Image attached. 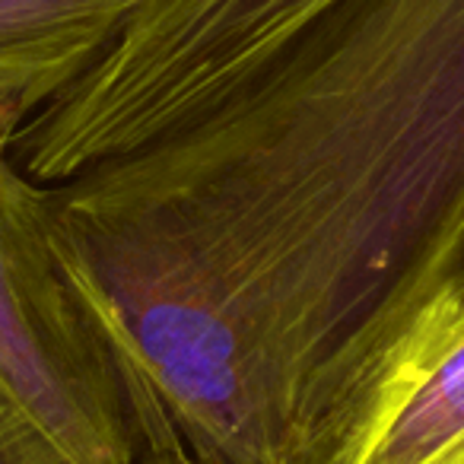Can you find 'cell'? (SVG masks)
<instances>
[{
	"instance_id": "cell-7",
	"label": "cell",
	"mask_w": 464,
	"mask_h": 464,
	"mask_svg": "<svg viewBox=\"0 0 464 464\" xmlns=\"http://www.w3.org/2000/svg\"><path fill=\"white\" fill-rule=\"evenodd\" d=\"M449 290H464V267H461V274H458V277H455V284H451Z\"/></svg>"
},
{
	"instance_id": "cell-1",
	"label": "cell",
	"mask_w": 464,
	"mask_h": 464,
	"mask_svg": "<svg viewBox=\"0 0 464 464\" xmlns=\"http://www.w3.org/2000/svg\"><path fill=\"white\" fill-rule=\"evenodd\" d=\"M52 194L219 305L305 464L464 267V0H337L229 102Z\"/></svg>"
},
{
	"instance_id": "cell-2",
	"label": "cell",
	"mask_w": 464,
	"mask_h": 464,
	"mask_svg": "<svg viewBox=\"0 0 464 464\" xmlns=\"http://www.w3.org/2000/svg\"><path fill=\"white\" fill-rule=\"evenodd\" d=\"M0 134V379L80 464H134L175 423L80 286L48 185Z\"/></svg>"
},
{
	"instance_id": "cell-6",
	"label": "cell",
	"mask_w": 464,
	"mask_h": 464,
	"mask_svg": "<svg viewBox=\"0 0 464 464\" xmlns=\"http://www.w3.org/2000/svg\"><path fill=\"white\" fill-rule=\"evenodd\" d=\"M134 464H217L210 458H200L198 451H191L185 445V439L175 436L166 439V442H153L147 449H140Z\"/></svg>"
},
{
	"instance_id": "cell-4",
	"label": "cell",
	"mask_w": 464,
	"mask_h": 464,
	"mask_svg": "<svg viewBox=\"0 0 464 464\" xmlns=\"http://www.w3.org/2000/svg\"><path fill=\"white\" fill-rule=\"evenodd\" d=\"M140 0H0V134L83 77Z\"/></svg>"
},
{
	"instance_id": "cell-5",
	"label": "cell",
	"mask_w": 464,
	"mask_h": 464,
	"mask_svg": "<svg viewBox=\"0 0 464 464\" xmlns=\"http://www.w3.org/2000/svg\"><path fill=\"white\" fill-rule=\"evenodd\" d=\"M0 464H80L0 379Z\"/></svg>"
},
{
	"instance_id": "cell-3",
	"label": "cell",
	"mask_w": 464,
	"mask_h": 464,
	"mask_svg": "<svg viewBox=\"0 0 464 464\" xmlns=\"http://www.w3.org/2000/svg\"><path fill=\"white\" fill-rule=\"evenodd\" d=\"M305 464H464V290L413 318Z\"/></svg>"
}]
</instances>
